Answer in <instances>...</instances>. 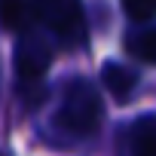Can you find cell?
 <instances>
[{
	"instance_id": "cell-1",
	"label": "cell",
	"mask_w": 156,
	"mask_h": 156,
	"mask_svg": "<svg viewBox=\"0 0 156 156\" xmlns=\"http://www.w3.org/2000/svg\"><path fill=\"white\" fill-rule=\"evenodd\" d=\"M58 122L64 129L76 132V135L95 132L98 122H101V101H98L95 89L86 86V83H73L70 95H67V101H64V107L58 113Z\"/></svg>"
},
{
	"instance_id": "cell-2",
	"label": "cell",
	"mask_w": 156,
	"mask_h": 156,
	"mask_svg": "<svg viewBox=\"0 0 156 156\" xmlns=\"http://www.w3.org/2000/svg\"><path fill=\"white\" fill-rule=\"evenodd\" d=\"M61 40L67 43H83L86 31H83V12L76 6V0H40V16Z\"/></svg>"
},
{
	"instance_id": "cell-3",
	"label": "cell",
	"mask_w": 156,
	"mask_h": 156,
	"mask_svg": "<svg viewBox=\"0 0 156 156\" xmlns=\"http://www.w3.org/2000/svg\"><path fill=\"white\" fill-rule=\"evenodd\" d=\"M49 61H52V55H49V49L43 43L25 40L22 49H19V61L16 64H19V73L25 80H37V76H43V70L49 67Z\"/></svg>"
},
{
	"instance_id": "cell-4",
	"label": "cell",
	"mask_w": 156,
	"mask_h": 156,
	"mask_svg": "<svg viewBox=\"0 0 156 156\" xmlns=\"http://www.w3.org/2000/svg\"><path fill=\"white\" fill-rule=\"evenodd\" d=\"M34 16H40V0H3L0 6V19L9 31H25Z\"/></svg>"
},
{
	"instance_id": "cell-5",
	"label": "cell",
	"mask_w": 156,
	"mask_h": 156,
	"mask_svg": "<svg viewBox=\"0 0 156 156\" xmlns=\"http://www.w3.org/2000/svg\"><path fill=\"white\" fill-rule=\"evenodd\" d=\"M104 83H107V89L116 95V101H129V95H132V89H135V83H138V76H135L132 70H126L122 64L107 61V64H104Z\"/></svg>"
},
{
	"instance_id": "cell-6",
	"label": "cell",
	"mask_w": 156,
	"mask_h": 156,
	"mask_svg": "<svg viewBox=\"0 0 156 156\" xmlns=\"http://www.w3.org/2000/svg\"><path fill=\"white\" fill-rule=\"evenodd\" d=\"M135 156H156V116H147L132 132Z\"/></svg>"
},
{
	"instance_id": "cell-7",
	"label": "cell",
	"mask_w": 156,
	"mask_h": 156,
	"mask_svg": "<svg viewBox=\"0 0 156 156\" xmlns=\"http://www.w3.org/2000/svg\"><path fill=\"white\" fill-rule=\"evenodd\" d=\"M126 49H129L135 58L156 64V28H147V31H141V34H132V37L126 40Z\"/></svg>"
},
{
	"instance_id": "cell-8",
	"label": "cell",
	"mask_w": 156,
	"mask_h": 156,
	"mask_svg": "<svg viewBox=\"0 0 156 156\" xmlns=\"http://www.w3.org/2000/svg\"><path fill=\"white\" fill-rule=\"evenodd\" d=\"M122 9L135 22H147L156 16V0H122Z\"/></svg>"
}]
</instances>
